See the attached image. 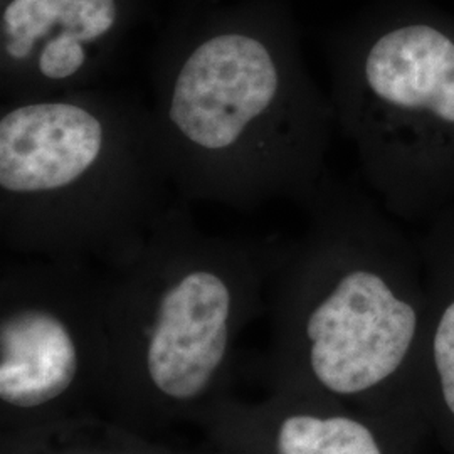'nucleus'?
I'll return each mask as SVG.
<instances>
[{"label": "nucleus", "instance_id": "nucleus-6", "mask_svg": "<svg viewBox=\"0 0 454 454\" xmlns=\"http://www.w3.org/2000/svg\"><path fill=\"white\" fill-rule=\"evenodd\" d=\"M118 20V0H9L2 12V101L97 86Z\"/></svg>", "mask_w": 454, "mask_h": 454}, {"label": "nucleus", "instance_id": "nucleus-8", "mask_svg": "<svg viewBox=\"0 0 454 454\" xmlns=\"http://www.w3.org/2000/svg\"><path fill=\"white\" fill-rule=\"evenodd\" d=\"M427 322L422 343V397L431 441L454 454V239L427 264Z\"/></svg>", "mask_w": 454, "mask_h": 454}, {"label": "nucleus", "instance_id": "nucleus-9", "mask_svg": "<svg viewBox=\"0 0 454 454\" xmlns=\"http://www.w3.org/2000/svg\"><path fill=\"white\" fill-rule=\"evenodd\" d=\"M276 454H399L372 421L345 412L298 411L279 422Z\"/></svg>", "mask_w": 454, "mask_h": 454}, {"label": "nucleus", "instance_id": "nucleus-2", "mask_svg": "<svg viewBox=\"0 0 454 454\" xmlns=\"http://www.w3.org/2000/svg\"><path fill=\"white\" fill-rule=\"evenodd\" d=\"M293 278V322L315 389L377 406L399 454L431 441L422 397L426 278L372 209L324 182Z\"/></svg>", "mask_w": 454, "mask_h": 454}, {"label": "nucleus", "instance_id": "nucleus-1", "mask_svg": "<svg viewBox=\"0 0 454 454\" xmlns=\"http://www.w3.org/2000/svg\"><path fill=\"white\" fill-rule=\"evenodd\" d=\"M152 82L163 160L187 202L307 204L324 184L335 110L278 37L249 26L195 35L163 56Z\"/></svg>", "mask_w": 454, "mask_h": 454}, {"label": "nucleus", "instance_id": "nucleus-5", "mask_svg": "<svg viewBox=\"0 0 454 454\" xmlns=\"http://www.w3.org/2000/svg\"><path fill=\"white\" fill-rule=\"evenodd\" d=\"M335 118L379 187L411 129L454 137V41L426 24L380 34L333 73Z\"/></svg>", "mask_w": 454, "mask_h": 454}, {"label": "nucleus", "instance_id": "nucleus-7", "mask_svg": "<svg viewBox=\"0 0 454 454\" xmlns=\"http://www.w3.org/2000/svg\"><path fill=\"white\" fill-rule=\"evenodd\" d=\"M61 307L44 296L9 301L0 322V397L5 404L43 406L73 384L78 345Z\"/></svg>", "mask_w": 454, "mask_h": 454}, {"label": "nucleus", "instance_id": "nucleus-3", "mask_svg": "<svg viewBox=\"0 0 454 454\" xmlns=\"http://www.w3.org/2000/svg\"><path fill=\"white\" fill-rule=\"evenodd\" d=\"M172 187L150 106L90 86L2 101L0 229L20 249L129 256Z\"/></svg>", "mask_w": 454, "mask_h": 454}, {"label": "nucleus", "instance_id": "nucleus-4", "mask_svg": "<svg viewBox=\"0 0 454 454\" xmlns=\"http://www.w3.org/2000/svg\"><path fill=\"white\" fill-rule=\"evenodd\" d=\"M135 256L131 286L145 303L148 377L167 397H197L226 356L247 276L246 253L200 234L177 195Z\"/></svg>", "mask_w": 454, "mask_h": 454}]
</instances>
